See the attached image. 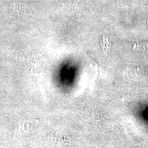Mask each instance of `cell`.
<instances>
[{"mask_svg":"<svg viewBox=\"0 0 148 148\" xmlns=\"http://www.w3.org/2000/svg\"><path fill=\"white\" fill-rule=\"evenodd\" d=\"M132 48L133 49H137L138 51H148V43H135L132 44Z\"/></svg>","mask_w":148,"mask_h":148,"instance_id":"obj_1","label":"cell"}]
</instances>
